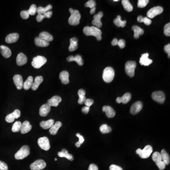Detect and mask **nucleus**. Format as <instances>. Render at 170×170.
I'll return each instance as SVG.
<instances>
[{
    "instance_id": "603ef678",
    "label": "nucleus",
    "mask_w": 170,
    "mask_h": 170,
    "mask_svg": "<svg viewBox=\"0 0 170 170\" xmlns=\"http://www.w3.org/2000/svg\"><path fill=\"white\" fill-rule=\"evenodd\" d=\"M84 104L86 106L90 107L94 104V100L92 99H87L85 101Z\"/></svg>"
},
{
    "instance_id": "4c0bfd02",
    "label": "nucleus",
    "mask_w": 170,
    "mask_h": 170,
    "mask_svg": "<svg viewBox=\"0 0 170 170\" xmlns=\"http://www.w3.org/2000/svg\"><path fill=\"white\" fill-rule=\"evenodd\" d=\"M33 81H33V77L32 76L28 77L25 82L23 83V87L24 88V89L26 90L29 89L32 86Z\"/></svg>"
},
{
    "instance_id": "9d476101",
    "label": "nucleus",
    "mask_w": 170,
    "mask_h": 170,
    "mask_svg": "<svg viewBox=\"0 0 170 170\" xmlns=\"http://www.w3.org/2000/svg\"><path fill=\"white\" fill-rule=\"evenodd\" d=\"M152 98L154 100L161 104H164L165 100V93L162 91H156L153 92L152 94Z\"/></svg>"
},
{
    "instance_id": "7ed1b4c3",
    "label": "nucleus",
    "mask_w": 170,
    "mask_h": 170,
    "mask_svg": "<svg viewBox=\"0 0 170 170\" xmlns=\"http://www.w3.org/2000/svg\"><path fill=\"white\" fill-rule=\"evenodd\" d=\"M114 70L112 68L108 67L105 68L103 74V79L106 83H110L114 78Z\"/></svg>"
},
{
    "instance_id": "6e6d98bb",
    "label": "nucleus",
    "mask_w": 170,
    "mask_h": 170,
    "mask_svg": "<svg viewBox=\"0 0 170 170\" xmlns=\"http://www.w3.org/2000/svg\"><path fill=\"white\" fill-rule=\"evenodd\" d=\"M164 50L165 51V53H167L168 55V57L170 58V44H168L165 45L164 47Z\"/></svg>"
},
{
    "instance_id": "58836bf2",
    "label": "nucleus",
    "mask_w": 170,
    "mask_h": 170,
    "mask_svg": "<svg viewBox=\"0 0 170 170\" xmlns=\"http://www.w3.org/2000/svg\"><path fill=\"white\" fill-rule=\"evenodd\" d=\"M114 24L118 27H121V28H124L126 26L127 21L126 20L122 21L121 20V17L120 16H118L117 17L116 19H115L113 20Z\"/></svg>"
},
{
    "instance_id": "2f4dec72",
    "label": "nucleus",
    "mask_w": 170,
    "mask_h": 170,
    "mask_svg": "<svg viewBox=\"0 0 170 170\" xmlns=\"http://www.w3.org/2000/svg\"><path fill=\"white\" fill-rule=\"evenodd\" d=\"M132 29L134 33V37L135 39H138L140 36L142 35L144 33V30L137 26H133L132 27Z\"/></svg>"
},
{
    "instance_id": "a211bd4d",
    "label": "nucleus",
    "mask_w": 170,
    "mask_h": 170,
    "mask_svg": "<svg viewBox=\"0 0 170 170\" xmlns=\"http://www.w3.org/2000/svg\"><path fill=\"white\" fill-rule=\"evenodd\" d=\"M131 95L129 93H126L124 94L122 97H118L116 98V102L118 104L123 103V104H126L131 100Z\"/></svg>"
},
{
    "instance_id": "0eeeda50",
    "label": "nucleus",
    "mask_w": 170,
    "mask_h": 170,
    "mask_svg": "<svg viewBox=\"0 0 170 170\" xmlns=\"http://www.w3.org/2000/svg\"><path fill=\"white\" fill-rule=\"evenodd\" d=\"M136 62L134 61H128L125 64V71L126 74L131 78L134 76L135 70L136 68Z\"/></svg>"
},
{
    "instance_id": "69168bd1",
    "label": "nucleus",
    "mask_w": 170,
    "mask_h": 170,
    "mask_svg": "<svg viewBox=\"0 0 170 170\" xmlns=\"http://www.w3.org/2000/svg\"><path fill=\"white\" fill-rule=\"evenodd\" d=\"M119 1V0H114L113 1Z\"/></svg>"
},
{
    "instance_id": "052dcab7",
    "label": "nucleus",
    "mask_w": 170,
    "mask_h": 170,
    "mask_svg": "<svg viewBox=\"0 0 170 170\" xmlns=\"http://www.w3.org/2000/svg\"><path fill=\"white\" fill-rule=\"evenodd\" d=\"M88 170H98V168L95 164H91L89 166Z\"/></svg>"
},
{
    "instance_id": "ea45409f",
    "label": "nucleus",
    "mask_w": 170,
    "mask_h": 170,
    "mask_svg": "<svg viewBox=\"0 0 170 170\" xmlns=\"http://www.w3.org/2000/svg\"><path fill=\"white\" fill-rule=\"evenodd\" d=\"M52 8H53V7L50 4L48 5L45 7H39L37 9V12L38 13V15L43 14L45 12L50 11L51 9H52Z\"/></svg>"
},
{
    "instance_id": "f03ea898",
    "label": "nucleus",
    "mask_w": 170,
    "mask_h": 170,
    "mask_svg": "<svg viewBox=\"0 0 170 170\" xmlns=\"http://www.w3.org/2000/svg\"><path fill=\"white\" fill-rule=\"evenodd\" d=\"M69 12L71 14L69 19V23L72 26L78 25L81 19V15L79 11L70 8Z\"/></svg>"
},
{
    "instance_id": "a18cd8bd",
    "label": "nucleus",
    "mask_w": 170,
    "mask_h": 170,
    "mask_svg": "<svg viewBox=\"0 0 170 170\" xmlns=\"http://www.w3.org/2000/svg\"><path fill=\"white\" fill-rule=\"evenodd\" d=\"M76 136L79 138V141H78V142L76 143L75 146L77 148H79L84 142V138L79 133H77Z\"/></svg>"
},
{
    "instance_id": "20e7f679",
    "label": "nucleus",
    "mask_w": 170,
    "mask_h": 170,
    "mask_svg": "<svg viewBox=\"0 0 170 170\" xmlns=\"http://www.w3.org/2000/svg\"><path fill=\"white\" fill-rule=\"evenodd\" d=\"M30 154V148L28 146H23L15 154V158L17 160L23 159Z\"/></svg>"
},
{
    "instance_id": "5fc2aeb1",
    "label": "nucleus",
    "mask_w": 170,
    "mask_h": 170,
    "mask_svg": "<svg viewBox=\"0 0 170 170\" xmlns=\"http://www.w3.org/2000/svg\"><path fill=\"white\" fill-rule=\"evenodd\" d=\"M156 164L157 165L158 168L160 170H164L165 169V166H166V165H165V163L163 161L160 162L158 163L157 164Z\"/></svg>"
},
{
    "instance_id": "6e6552de",
    "label": "nucleus",
    "mask_w": 170,
    "mask_h": 170,
    "mask_svg": "<svg viewBox=\"0 0 170 170\" xmlns=\"http://www.w3.org/2000/svg\"><path fill=\"white\" fill-rule=\"evenodd\" d=\"M164 9L162 7H154L149 9L147 13V16L149 19H153L158 15L162 13Z\"/></svg>"
},
{
    "instance_id": "473e14b6",
    "label": "nucleus",
    "mask_w": 170,
    "mask_h": 170,
    "mask_svg": "<svg viewBox=\"0 0 170 170\" xmlns=\"http://www.w3.org/2000/svg\"><path fill=\"white\" fill-rule=\"evenodd\" d=\"M96 3L95 1L94 0H90L87 1V3L85 4V6L86 7H88L91 9H90V14H93L95 12V9H96Z\"/></svg>"
},
{
    "instance_id": "c03bdc74",
    "label": "nucleus",
    "mask_w": 170,
    "mask_h": 170,
    "mask_svg": "<svg viewBox=\"0 0 170 170\" xmlns=\"http://www.w3.org/2000/svg\"><path fill=\"white\" fill-rule=\"evenodd\" d=\"M21 124H22V123H21L20 121H16V122L14 123L13 126H12V132H17L20 131V129H21Z\"/></svg>"
},
{
    "instance_id": "e433bc0d",
    "label": "nucleus",
    "mask_w": 170,
    "mask_h": 170,
    "mask_svg": "<svg viewBox=\"0 0 170 170\" xmlns=\"http://www.w3.org/2000/svg\"><path fill=\"white\" fill-rule=\"evenodd\" d=\"M161 155L162 161L165 163V165H169L170 162V156L165 149H163L161 151Z\"/></svg>"
},
{
    "instance_id": "680f3d73",
    "label": "nucleus",
    "mask_w": 170,
    "mask_h": 170,
    "mask_svg": "<svg viewBox=\"0 0 170 170\" xmlns=\"http://www.w3.org/2000/svg\"><path fill=\"white\" fill-rule=\"evenodd\" d=\"M90 107H87V106H85L83 107L81 109L82 112L84 114H87L89 111Z\"/></svg>"
},
{
    "instance_id": "412c9836",
    "label": "nucleus",
    "mask_w": 170,
    "mask_h": 170,
    "mask_svg": "<svg viewBox=\"0 0 170 170\" xmlns=\"http://www.w3.org/2000/svg\"><path fill=\"white\" fill-rule=\"evenodd\" d=\"M19 35L18 33H12L8 35L6 37V42L8 44H12L13 43L16 42L19 39Z\"/></svg>"
},
{
    "instance_id": "c756f323",
    "label": "nucleus",
    "mask_w": 170,
    "mask_h": 170,
    "mask_svg": "<svg viewBox=\"0 0 170 170\" xmlns=\"http://www.w3.org/2000/svg\"><path fill=\"white\" fill-rule=\"evenodd\" d=\"M54 120L53 119L48 120L47 121H42L40 123V126L45 129H50L54 124Z\"/></svg>"
},
{
    "instance_id": "4d7b16f0",
    "label": "nucleus",
    "mask_w": 170,
    "mask_h": 170,
    "mask_svg": "<svg viewBox=\"0 0 170 170\" xmlns=\"http://www.w3.org/2000/svg\"><path fill=\"white\" fill-rule=\"evenodd\" d=\"M110 170H123L122 168L116 165H112L110 166Z\"/></svg>"
},
{
    "instance_id": "f3484780",
    "label": "nucleus",
    "mask_w": 170,
    "mask_h": 170,
    "mask_svg": "<svg viewBox=\"0 0 170 170\" xmlns=\"http://www.w3.org/2000/svg\"><path fill=\"white\" fill-rule=\"evenodd\" d=\"M62 101V98L58 95L54 96L49 99L47 101V104L50 106L57 107L58 106L59 103Z\"/></svg>"
},
{
    "instance_id": "864d4df0",
    "label": "nucleus",
    "mask_w": 170,
    "mask_h": 170,
    "mask_svg": "<svg viewBox=\"0 0 170 170\" xmlns=\"http://www.w3.org/2000/svg\"><path fill=\"white\" fill-rule=\"evenodd\" d=\"M125 41L124 40L120 39L119 40L118 42L117 45H119V47H120L121 48L123 49V48H124L125 47Z\"/></svg>"
},
{
    "instance_id": "a878e982",
    "label": "nucleus",
    "mask_w": 170,
    "mask_h": 170,
    "mask_svg": "<svg viewBox=\"0 0 170 170\" xmlns=\"http://www.w3.org/2000/svg\"><path fill=\"white\" fill-rule=\"evenodd\" d=\"M32 129V126L31 125L29 121H26L21 124L20 131L22 134H26L28 133Z\"/></svg>"
},
{
    "instance_id": "9b49d317",
    "label": "nucleus",
    "mask_w": 170,
    "mask_h": 170,
    "mask_svg": "<svg viewBox=\"0 0 170 170\" xmlns=\"http://www.w3.org/2000/svg\"><path fill=\"white\" fill-rule=\"evenodd\" d=\"M46 166V163L43 160H37L35 161L30 165L32 170H41L44 169Z\"/></svg>"
},
{
    "instance_id": "e2e57ef3",
    "label": "nucleus",
    "mask_w": 170,
    "mask_h": 170,
    "mask_svg": "<svg viewBox=\"0 0 170 170\" xmlns=\"http://www.w3.org/2000/svg\"><path fill=\"white\" fill-rule=\"evenodd\" d=\"M118 42V40L116 38H114L112 42V45L113 46H115L116 45H117Z\"/></svg>"
},
{
    "instance_id": "5701e85b",
    "label": "nucleus",
    "mask_w": 170,
    "mask_h": 170,
    "mask_svg": "<svg viewBox=\"0 0 170 170\" xmlns=\"http://www.w3.org/2000/svg\"><path fill=\"white\" fill-rule=\"evenodd\" d=\"M67 60L68 62L75 61L77 63H78V64L79 65V66H82L83 64H84L82 57L81 56H79V54L76 55L75 56H70L68 57Z\"/></svg>"
},
{
    "instance_id": "72a5a7b5",
    "label": "nucleus",
    "mask_w": 170,
    "mask_h": 170,
    "mask_svg": "<svg viewBox=\"0 0 170 170\" xmlns=\"http://www.w3.org/2000/svg\"><path fill=\"white\" fill-rule=\"evenodd\" d=\"M78 39L76 37H73L70 39V45L69 50L70 51H74L78 49Z\"/></svg>"
},
{
    "instance_id": "338daca9",
    "label": "nucleus",
    "mask_w": 170,
    "mask_h": 170,
    "mask_svg": "<svg viewBox=\"0 0 170 170\" xmlns=\"http://www.w3.org/2000/svg\"><path fill=\"white\" fill-rule=\"evenodd\" d=\"M55 161H57V159H56V158H55Z\"/></svg>"
},
{
    "instance_id": "1a4fd4ad",
    "label": "nucleus",
    "mask_w": 170,
    "mask_h": 170,
    "mask_svg": "<svg viewBox=\"0 0 170 170\" xmlns=\"http://www.w3.org/2000/svg\"><path fill=\"white\" fill-rule=\"evenodd\" d=\"M37 143H38V145H39L40 148L43 150L48 151L49 150L50 148V144L49 139L46 137L39 138L38 140Z\"/></svg>"
},
{
    "instance_id": "4be33fe9",
    "label": "nucleus",
    "mask_w": 170,
    "mask_h": 170,
    "mask_svg": "<svg viewBox=\"0 0 170 170\" xmlns=\"http://www.w3.org/2000/svg\"><path fill=\"white\" fill-rule=\"evenodd\" d=\"M103 111L104 112H106V115L108 118H113L116 114L114 110L110 106H104L103 107Z\"/></svg>"
},
{
    "instance_id": "4468645a",
    "label": "nucleus",
    "mask_w": 170,
    "mask_h": 170,
    "mask_svg": "<svg viewBox=\"0 0 170 170\" xmlns=\"http://www.w3.org/2000/svg\"><path fill=\"white\" fill-rule=\"evenodd\" d=\"M143 108V104L140 101L136 102L131 106V112L132 114H136L141 111Z\"/></svg>"
},
{
    "instance_id": "dca6fc26",
    "label": "nucleus",
    "mask_w": 170,
    "mask_h": 170,
    "mask_svg": "<svg viewBox=\"0 0 170 170\" xmlns=\"http://www.w3.org/2000/svg\"><path fill=\"white\" fill-rule=\"evenodd\" d=\"M13 81L18 89L21 90L23 88V81L21 75L19 74L15 75L13 77Z\"/></svg>"
},
{
    "instance_id": "ddd939ff",
    "label": "nucleus",
    "mask_w": 170,
    "mask_h": 170,
    "mask_svg": "<svg viewBox=\"0 0 170 170\" xmlns=\"http://www.w3.org/2000/svg\"><path fill=\"white\" fill-rule=\"evenodd\" d=\"M104 14L103 12H98V14H95L94 16V20L92 21V24L93 25L95 26V27L98 28L99 29L100 28H101L102 26V23L101 19L103 17Z\"/></svg>"
},
{
    "instance_id": "3c124183",
    "label": "nucleus",
    "mask_w": 170,
    "mask_h": 170,
    "mask_svg": "<svg viewBox=\"0 0 170 170\" xmlns=\"http://www.w3.org/2000/svg\"><path fill=\"white\" fill-rule=\"evenodd\" d=\"M0 170H8V165L3 161H0Z\"/></svg>"
},
{
    "instance_id": "7c9ffc66",
    "label": "nucleus",
    "mask_w": 170,
    "mask_h": 170,
    "mask_svg": "<svg viewBox=\"0 0 170 170\" xmlns=\"http://www.w3.org/2000/svg\"><path fill=\"white\" fill-rule=\"evenodd\" d=\"M58 155L60 157H65L70 161H73L74 158L72 155L68 153V151L65 149H63L61 152H59Z\"/></svg>"
},
{
    "instance_id": "cd10ccee",
    "label": "nucleus",
    "mask_w": 170,
    "mask_h": 170,
    "mask_svg": "<svg viewBox=\"0 0 170 170\" xmlns=\"http://www.w3.org/2000/svg\"><path fill=\"white\" fill-rule=\"evenodd\" d=\"M34 41L36 45L39 47H47L49 45V42L39 37H37L35 38Z\"/></svg>"
},
{
    "instance_id": "09e8293b",
    "label": "nucleus",
    "mask_w": 170,
    "mask_h": 170,
    "mask_svg": "<svg viewBox=\"0 0 170 170\" xmlns=\"http://www.w3.org/2000/svg\"><path fill=\"white\" fill-rule=\"evenodd\" d=\"M164 34L167 37H170V23L166 24L164 26Z\"/></svg>"
},
{
    "instance_id": "f257e3e1",
    "label": "nucleus",
    "mask_w": 170,
    "mask_h": 170,
    "mask_svg": "<svg viewBox=\"0 0 170 170\" xmlns=\"http://www.w3.org/2000/svg\"><path fill=\"white\" fill-rule=\"evenodd\" d=\"M83 32L86 36L95 37L98 41L102 39L101 30L95 26H85L83 29Z\"/></svg>"
},
{
    "instance_id": "0e129e2a",
    "label": "nucleus",
    "mask_w": 170,
    "mask_h": 170,
    "mask_svg": "<svg viewBox=\"0 0 170 170\" xmlns=\"http://www.w3.org/2000/svg\"><path fill=\"white\" fill-rule=\"evenodd\" d=\"M144 20V17L142 16H139L137 17V20L139 22H143Z\"/></svg>"
},
{
    "instance_id": "13d9d810",
    "label": "nucleus",
    "mask_w": 170,
    "mask_h": 170,
    "mask_svg": "<svg viewBox=\"0 0 170 170\" xmlns=\"http://www.w3.org/2000/svg\"><path fill=\"white\" fill-rule=\"evenodd\" d=\"M52 15H53V12L50 11L43 14L42 15L44 19L45 18H49H49H51Z\"/></svg>"
},
{
    "instance_id": "8fccbe9b",
    "label": "nucleus",
    "mask_w": 170,
    "mask_h": 170,
    "mask_svg": "<svg viewBox=\"0 0 170 170\" xmlns=\"http://www.w3.org/2000/svg\"><path fill=\"white\" fill-rule=\"evenodd\" d=\"M20 15L22 19L26 20L29 18V14L28 11H23L20 12Z\"/></svg>"
},
{
    "instance_id": "bb28decb",
    "label": "nucleus",
    "mask_w": 170,
    "mask_h": 170,
    "mask_svg": "<svg viewBox=\"0 0 170 170\" xmlns=\"http://www.w3.org/2000/svg\"><path fill=\"white\" fill-rule=\"evenodd\" d=\"M62 126V123L61 121H57L49 129V133L52 135H56Z\"/></svg>"
},
{
    "instance_id": "c9c22d12",
    "label": "nucleus",
    "mask_w": 170,
    "mask_h": 170,
    "mask_svg": "<svg viewBox=\"0 0 170 170\" xmlns=\"http://www.w3.org/2000/svg\"><path fill=\"white\" fill-rule=\"evenodd\" d=\"M39 37L44 40L47 41L48 42H51L53 41V36L47 32H42L40 33Z\"/></svg>"
},
{
    "instance_id": "79ce46f5",
    "label": "nucleus",
    "mask_w": 170,
    "mask_h": 170,
    "mask_svg": "<svg viewBox=\"0 0 170 170\" xmlns=\"http://www.w3.org/2000/svg\"><path fill=\"white\" fill-rule=\"evenodd\" d=\"M100 131L103 134L110 133L112 131V128L106 124H103L100 127Z\"/></svg>"
},
{
    "instance_id": "f8f14e48",
    "label": "nucleus",
    "mask_w": 170,
    "mask_h": 170,
    "mask_svg": "<svg viewBox=\"0 0 170 170\" xmlns=\"http://www.w3.org/2000/svg\"><path fill=\"white\" fill-rule=\"evenodd\" d=\"M20 111L19 109H16L12 113H10L6 117V121L8 123H12L14 121L15 119L20 117Z\"/></svg>"
},
{
    "instance_id": "f704fd0d",
    "label": "nucleus",
    "mask_w": 170,
    "mask_h": 170,
    "mask_svg": "<svg viewBox=\"0 0 170 170\" xmlns=\"http://www.w3.org/2000/svg\"><path fill=\"white\" fill-rule=\"evenodd\" d=\"M78 95L79 96V99L78 100V103L80 104H82L84 103L86 101V98L85 95H86V91L83 89H81L78 91Z\"/></svg>"
},
{
    "instance_id": "a19ab883",
    "label": "nucleus",
    "mask_w": 170,
    "mask_h": 170,
    "mask_svg": "<svg viewBox=\"0 0 170 170\" xmlns=\"http://www.w3.org/2000/svg\"><path fill=\"white\" fill-rule=\"evenodd\" d=\"M123 6L124 7V9L128 12H131L133 10V6L131 4L129 1L128 0H123L121 1Z\"/></svg>"
},
{
    "instance_id": "b1692460",
    "label": "nucleus",
    "mask_w": 170,
    "mask_h": 170,
    "mask_svg": "<svg viewBox=\"0 0 170 170\" xmlns=\"http://www.w3.org/2000/svg\"><path fill=\"white\" fill-rule=\"evenodd\" d=\"M0 53L5 58H9L12 56V51L10 49L4 45L0 46Z\"/></svg>"
},
{
    "instance_id": "aec40b11",
    "label": "nucleus",
    "mask_w": 170,
    "mask_h": 170,
    "mask_svg": "<svg viewBox=\"0 0 170 170\" xmlns=\"http://www.w3.org/2000/svg\"><path fill=\"white\" fill-rule=\"evenodd\" d=\"M51 111V106L47 104L43 105L39 109V114L42 117L47 116Z\"/></svg>"
},
{
    "instance_id": "c85d7f7f",
    "label": "nucleus",
    "mask_w": 170,
    "mask_h": 170,
    "mask_svg": "<svg viewBox=\"0 0 170 170\" xmlns=\"http://www.w3.org/2000/svg\"><path fill=\"white\" fill-rule=\"evenodd\" d=\"M43 80L44 79L42 76H40L36 77L35 81H33V85L31 87L32 89L33 90H37L40 85L42 83Z\"/></svg>"
},
{
    "instance_id": "423d86ee",
    "label": "nucleus",
    "mask_w": 170,
    "mask_h": 170,
    "mask_svg": "<svg viewBox=\"0 0 170 170\" xmlns=\"http://www.w3.org/2000/svg\"><path fill=\"white\" fill-rule=\"evenodd\" d=\"M47 59L45 57L42 56H37L33 58L32 62V65L36 69H39L42 66L46 63Z\"/></svg>"
},
{
    "instance_id": "de8ad7c7",
    "label": "nucleus",
    "mask_w": 170,
    "mask_h": 170,
    "mask_svg": "<svg viewBox=\"0 0 170 170\" xmlns=\"http://www.w3.org/2000/svg\"><path fill=\"white\" fill-rule=\"evenodd\" d=\"M149 3L148 0H139L137 3V6L139 8H144Z\"/></svg>"
},
{
    "instance_id": "37998d69",
    "label": "nucleus",
    "mask_w": 170,
    "mask_h": 170,
    "mask_svg": "<svg viewBox=\"0 0 170 170\" xmlns=\"http://www.w3.org/2000/svg\"><path fill=\"white\" fill-rule=\"evenodd\" d=\"M152 159L156 164H157L158 163L162 161L161 154L159 153L158 152H155L153 153V155H152Z\"/></svg>"
},
{
    "instance_id": "393cba45",
    "label": "nucleus",
    "mask_w": 170,
    "mask_h": 170,
    "mask_svg": "<svg viewBox=\"0 0 170 170\" xmlns=\"http://www.w3.org/2000/svg\"><path fill=\"white\" fill-rule=\"evenodd\" d=\"M60 79H61L62 83L63 84H69V73L67 71L64 70L60 73Z\"/></svg>"
},
{
    "instance_id": "39448f33",
    "label": "nucleus",
    "mask_w": 170,
    "mask_h": 170,
    "mask_svg": "<svg viewBox=\"0 0 170 170\" xmlns=\"http://www.w3.org/2000/svg\"><path fill=\"white\" fill-rule=\"evenodd\" d=\"M153 152V148L150 145H147L145 146L144 149L139 148L136 150V153L139 154L140 157L143 159L148 158L150 156Z\"/></svg>"
},
{
    "instance_id": "49530a36",
    "label": "nucleus",
    "mask_w": 170,
    "mask_h": 170,
    "mask_svg": "<svg viewBox=\"0 0 170 170\" xmlns=\"http://www.w3.org/2000/svg\"><path fill=\"white\" fill-rule=\"evenodd\" d=\"M37 6L35 4H32L31 5L29 9L28 10V12H29V15H34L36 14V12H37Z\"/></svg>"
},
{
    "instance_id": "6ab92c4d",
    "label": "nucleus",
    "mask_w": 170,
    "mask_h": 170,
    "mask_svg": "<svg viewBox=\"0 0 170 170\" xmlns=\"http://www.w3.org/2000/svg\"><path fill=\"white\" fill-rule=\"evenodd\" d=\"M28 61V58L26 56L23 54V53H20L18 55L17 58H16V62L18 66H21L24 65L26 64Z\"/></svg>"
},
{
    "instance_id": "2eb2a0df",
    "label": "nucleus",
    "mask_w": 170,
    "mask_h": 170,
    "mask_svg": "<svg viewBox=\"0 0 170 170\" xmlns=\"http://www.w3.org/2000/svg\"><path fill=\"white\" fill-rule=\"evenodd\" d=\"M149 54L148 53H145L141 55V58H140V63L141 65L145 66H149L151 64L153 61L148 58Z\"/></svg>"
},
{
    "instance_id": "bf43d9fd",
    "label": "nucleus",
    "mask_w": 170,
    "mask_h": 170,
    "mask_svg": "<svg viewBox=\"0 0 170 170\" xmlns=\"http://www.w3.org/2000/svg\"><path fill=\"white\" fill-rule=\"evenodd\" d=\"M143 22L144 23V24L145 25H146L147 26H149L151 24L152 21L150 19H149L148 17L144 18V20H143Z\"/></svg>"
}]
</instances>
